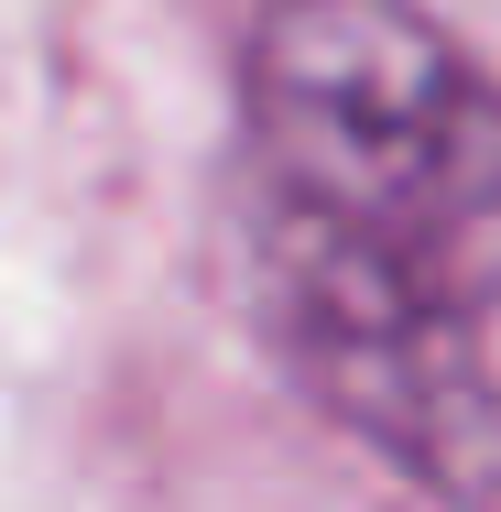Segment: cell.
Masks as SVG:
<instances>
[{
	"label": "cell",
	"instance_id": "6da1fadb",
	"mask_svg": "<svg viewBox=\"0 0 501 512\" xmlns=\"http://www.w3.org/2000/svg\"><path fill=\"white\" fill-rule=\"evenodd\" d=\"M240 175L316 207L469 327L501 316V77L414 0H262Z\"/></svg>",
	"mask_w": 501,
	"mask_h": 512
},
{
	"label": "cell",
	"instance_id": "7a4b0ae2",
	"mask_svg": "<svg viewBox=\"0 0 501 512\" xmlns=\"http://www.w3.org/2000/svg\"><path fill=\"white\" fill-rule=\"evenodd\" d=\"M240 295L273 360L360 447H382L403 480L491 512L501 502V382L480 360V327L403 284L382 251L327 229L316 207L240 175Z\"/></svg>",
	"mask_w": 501,
	"mask_h": 512
}]
</instances>
